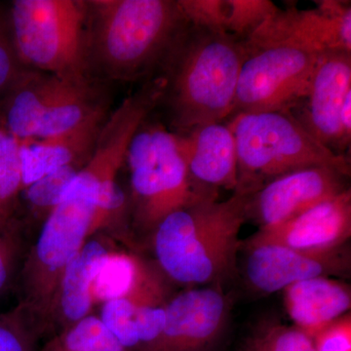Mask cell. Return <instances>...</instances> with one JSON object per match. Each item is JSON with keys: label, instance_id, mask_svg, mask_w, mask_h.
<instances>
[{"label": "cell", "instance_id": "cell-1", "mask_svg": "<svg viewBox=\"0 0 351 351\" xmlns=\"http://www.w3.org/2000/svg\"><path fill=\"white\" fill-rule=\"evenodd\" d=\"M243 59L234 36L189 24L182 29L159 69L175 133L230 119Z\"/></svg>", "mask_w": 351, "mask_h": 351}, {"label": "cell", "instance_id": "cell-2", "mask_svg": "<svg viewBox=\"0 0 351 351\" xmlns=\"http://www.w3.org/2000/svg\"><path fill=\"white\" fill-rule=\"evenodd\" d=\"M249 193L205 198L170 214L152 233L157 267L170 280L191 287L219 285L237 271Z\"/></svg>", "mask_w": 351, "mask_h": 351}, {"label": "cell", "instance_id": "cell-3", "mask_svg": "<svg viewBox=\"0 0 351 351\" xmlns=\"http://www.w3.org/2000/svg\"><path fill=\"white\" fill-rule=\"evenodd\" d=\"M87 8L89 68L121 82L160 69L188 25L178 0H91Z\"/></svg>", "mask_w": 351, "mask_h": 351}, {"label": "cell", "instance_id": "cell-4", "mask_svg": "<svg viewBox=\"0 0 351 351\" xmlns=\"http://www.w3.org/2000/svg\"><path fill=\"white\" fill-rule=\"evenodd\" d=\"M228 120L237 147L235 191L253 195L276 178L314 166L350 174V157L321 145L287 112L239 113Z\"/></svg>", "mask_w": 351, "mask_h": 351}, {"label": "cell", "instance_id": "cell-5", "mask_svg": "<svg viewBox=\"0 0 351 351\" xmlns=\"http://www.w3.org/2000/svg\"><path fill=\"white\" fill-rule=\"evenodd\" d=\"M99 230L98 193L75 180L61 202L44 219L23 267L20 304L36 332L43 330L64 269Z\"/></svg>", "mask_w": 351, "mask_h": 351}, {"label": "cell", "instance_id": "cell-6", "mask_svg": "<svg viewBox=\"0 0 351 351\" xmlns=\"http://www.w3.org/2000/svg\"><path fill=\"white\" fill-rule=\"evenodd\" d=\"M6 15L24 68L61 77H88L87 1L15 0Z\"/></svg>", "mask_w": 351, "mask_h": 351}, {"label": "cell", "instance_id": "cell-7", "mask_svg": "<svg viewBox=\"0 0 351 351\" xmlns=\"http://www.w3.org/2000/svg\"><path fill=\"white\" fill-rule=\"evenodd\" d=\"M125 162L131 173L134 223L142 232L152 233L178 210L218 197L195 186L177 134L158 122L147 120L140 126L127 149Z\"/></svg>", "mask_w": 351, "mask_h": 351}, {"label": "cell", "instance_id": "cell-8", "mask_svg": "<svg viewBox=\"0 0 351 351\" xmlns=\"http://www.w3.org/2000/svg\"><path fill=\"white\" fill-rule=\"evenodd\" d=\"M232 114L287 112L306 93L321 54L279 41L243 40Z\"/></svg>", "mask_w": 351, "mask_h": 351}, {"label": "cell", "instance_id": "cell-9", "mask_svg": "<svg viewBox=\"0 0 351 351\" xmlns=\"http://www.w3.org/2000/svg\"><path fill=\"white\" fill-rule=\"evenodd\" d=\"M164 88L162 75L151 78L108 115L101 127L91 156L77 178L98 191V203L104 209H112L121 199L117 178L125 162L127 149L140 126L160 105Z\"/></svg>", "mask_w": 351, "mask_h": 351}, {"label": "cell", "instance_id": "cell-10", "mask_svg": "<svg viewBox=\"0 0 351 351\" xmlns=\"http://www.w3.org/2000/svg\"><path fill=\"white\" fill-rule=\"evenodd\" d=\"M228 299L219 285L189 287L165 304L158 338L138 351H214L228 323Z\"/></svg>", "mask_w": 351, "mask_h": 351}, {"label": "cell", "instance_id": "cell-11", "mask_svg": "<svg viewBox=\"0 0 351 351\" xmlns=\"http://www.w3.org/2000/svg\"><path fill=\"white\" fill-rule=\"evenodd\" d=\"M351 94V52L330 51L318 58L306 93L287 110L316 141L346 156L341 141V108Z\"/></svg>", "mask_w": 351, "mask_h": 351}, {"label": "cell", "instance_id": "cell-12", "mask_svg": "<svg viewBox=\"0 0 351 351\" xmlns=\"http://www.w3.org/2000/svg\"><path fill=\"white\" fill-rule=\"evenodd\" d=\"M348 176L330 166H314L280 176L250 195L247 219L263 228L295 218L350 189Z\"/></svg>", "mask_w": 351, "mask_h": 351}, {"label": "cell", "instance_id": "cell-13", "mask_svg": "<svg viewBox=\"0 0 351 351\" xmlns=\"http://www.w3.org/2000/svg\"><path fill=\"white\" fill-rule=\"evenodd\" d=\"M313 9L295 5L279 8L245 40L279 41L301 46L318 54L351 52V4L341 0L316 1Z\"/></svg>", "mask_w": 351, "mask_h": 351}, {"label": "cell", "instance_id": "cell-14", "mask_svg": "<svg viewBox=\"0 0 351 351\" xmlns=\"http://www.w3.org/2000/svg\"><path fill=\"white\" fill-rule=\"evenodd\" d=\"M247 281L265 294L283 291L292 284L315 277L343 276L350 269L346 247L325 251H304L280 245L245 246Z\"/></svg>", "mask_w": 351, "mask_h": 351}, {"label": "cell", "instance_id": "cell-15", "mask_svg": "<svg viewBox=\"0 0 351 351\" xmlns=\"http://www.w3.org/2000/svg\"><path fill=\"white\" fill-rule=\"evenodd\" d=\"M351 237L350 189L306 212L258 228L245 242L250 245H280L304 251H325L345 246Z\"/></svg>", "mask_w": 351, "mask_h": 351}, {"label": "cell", "instance_id": "cell-16", "mask_svg": "<svg viewBox=\"0 0 351 351\" xmlns=\"http://www.w3.org/2000/svg\"><path fill=\"white\" fill-rule=\"evenodd\" d=\"M177 136L189 176L196 186L216 193L219 189H237V147L228 124H202Z\"/></svg>", "mask_w": 351, "mask_h": 351}, {"label": "cell", "instance_id": "cell-17", "mask_svg": "<svg viewBox=\"0 0 351 351\" xmlns=\"http://www.w3.org/2000/svg\"><path fill=\"white\" fill-rule=\"evenodd\" d=\"M166 279L157 265L113 249L95 278L92 300L94 306L126 300L138 306H163L170 299Z\"/></svg>", "mask_w": 351, "mask_h": 351}, {"label": "cell", "instance_id": "cell-18", "mask_svg": "<svg viewBox=\"0 0 351 351\" xmlns=\"http://www.w3.org/2000/svg\"><path fill=\"white\" fill-rule=\"evenodd\" d=\"M103 237L90 239L64 269L53 297L43 329L63 331L90 315L94 304L92 287L101 263L113 250Z\"/></svg>", "mask_w": 351, "mask_h": 351}, {"label": "cell", "instance_id": "cell-19", "mask_svg": "<svg viewBox=\"0 0 351 351\" xmlns=\"http://www.w3.org/2000/svg\"><path fill=\"white\" fill-rule=\"evenodd\" d=\"M284 304L295 326L313 338L351 307L350 288L331 277H315L284 289Z\"/></svg>", "mask_w": 351, "mask_h": 351}, {"label": "cell", "instance_id": "cell-20", "mask_svg": "<svg viewBox=\"0 0 351 351\" xmlns=\"http://www.w3.org/2000/svg\"><path fill=\"white\" fill-rule=\"evenodd\" d=\"M56 75L24 69L0 100V126L18 142L34 140Z\"/></svg>", "mask_w": 351, "mask_h": 351}, {"label": "cell", "instance_id": "cell-21", "mask_svg": "<svg viewBox=\"0 0 351 351\" xmlns=\"http://www.w3.org/2000/svg\"><path fill=\"white\" fill-rule=\"evenodd\" d=\"M88 77L56 75L52 95L34 140H45L75 128L99 108L104 101Z\"/></svg>", "mask_w": 351, "mask_h": 351}, {"label": "cell", "instance_id": "cell-22", "mask_svg": "<svg viewBox=\"0 0 351 351\" xmlns=\"http://www.w3.org/2000/svg\"><path fill=\"white\" fill-rule=\"evenodd\" d=\"M100 319L130 351H138L154 343L165 325V306H142L114 300L101 304Z\"/></svg>", "mask_w": 351, "mask_h": 351}, {"label": "cell", "instance_id": "cell-23", "mask_svg": "<svg viewBox=\"0 0 351 351\" xmlns=\"http://www.w3.org/2000/svg\"><path fill=\"white\" fill-rule=\"evenodd\" d=\"M104 106L75 128L45 140H32L31 145L40 162L44 175L84 157L91 156L97 138L108 117Z\"/></svg>", "mask_w": 351, "mask_h": 351}, {"label": "cell", "instance_id": "cell-24", "mask_svg": "<svg viewBox=\"0 0 351 351\" xmlns=\"http://www.w3.org/2000/svg\"><path fill=\"white\" fill-rule=\"evenodd\" d=\"M23 193L20 144L0 126V232L18 226V201Z\"/></svg>", "mask_w": 351, "mask_h": 351}, {"label": "cell", "instance_id": "cell-25", "mask_svg": "<svg viewBox=\"0 0 351 351\" xmlns=\"http://www.w3.org/2000/svg\"><path fill=\"white\" fill-rule=\"evenodd\" d=\"M40 351H130L105 326L100 317L89 315L58 332Z\"/></svg>", "mask_w": 351, "mask_h": 351}, {"label": "cell", "instance_id": "cell-26", "mask_svg": "<svg viewBox=\"0 0 351 351\" xmlns=\"http://www.w3.org/2000/svg\"><path fill=\"white\" fill-rule=\"evenodd\" d=\"M89 158L90 156L84 157L75 162L50 171L23 191L34 218L43 221L47 218L51 211L63 199L64 193L85 167Z\"/></svg>", "mask_w": 351, "mask_h": 351}, {"label": "cell", "instance_id": "cell-27", "mask_svg": "<svg viewBox=\"0 0 351 351\" xmlns=\"http://www.w3.org/2000/svg\"><path fill=\"white\" fill-rule=\"evenodd\" d=\"M278 9L270 0H226L223 32L243 41Z\"/></svg>", "mask_w": 351, "mask_h": 351}, {"label": "cell", "instance_id": "cell-28", "mask_svg": "<svg viewBox=\"0 0 351 351\" xmlns=\"http://www.w3.org/2000/svg\"><path fill=\"white\" fill-rule=\"evenodd\" d=\"M248 351H314L313 339L295 326L265 325L247 343Z\"/></svg>", "mask_w": 351, "mask_h": 351}, {"label": "cell", "instance_id": "cell-29", "mask_svg": "<svg viewBox=\"0 0 351 351\" xmlns=\"http://www.w3.org/2000/svg\"><path fill=\"white\" fill-rule=\"evenodd\" d=\"M34 323L22 304L0 313V351H34Z\"/></svg>", "mask_w": 351, "mask_h": 351}, {"label": "cell", "instance_id": "cell-30", "mask_svg": "<svg viewBox=\"0 0 351 351\" xmlns=\"http://www.w3.org/2000/svg\"><path fill=\"white\" fill-rule=\"evenodd\" d=\"M24 69L16 54L5 13L0 23V100Z\"/></svg>", "mask_w": 351, "mask_h": 351}, {"label": "cell", "instance_id": "cell-31", "mask_svg": "<svg viewBox=\"0 0 351 351\" xmlns=\"http://www.w3.org/2000/svg\"><path fill=\"white\" fill-rule=\"evenodd\" d=\"M311 339L314 351H351L350 313L334 321Z\"/></svg>", "mask_w": 351, "mask_h": 351}, {"label": "cell", "instance_id": "cell-32", "mask_svg": "<svg viewBox=\"0 0 351 351\" xmlns=\"http://www.w3.org/2000/svg\"><path fill=\"white\" fill-rule=\"evenodd\" d=\"M21 251L19 228L0 232V294L6 290L15 271Z\"/></svg>", "mask_w": 351, "mask_h": 351}, {"label": "cell", "instance_id": "cell-33", "mask_svg": "<svg viewBox=\"0 0 351 351\" xmlns=\"http://www.w3.org/2000/svg\"><path fill=\"white\" fill-rule=\"evenodd\" d=\"M6 9L0 8V23L3 20V18L5 17Z\"/></svg>", "mask_w": 351, "mask_h": 351}, {"label": "cell", "instance_id": "cell-34", "mask_svg": "<svg viewBox=\"0 0 351 351\" xmlns=\"http://www.w3.org/2000/svg\"><path fill=\"white\" fill-rule=\"evenodd\" d=\"M246 351H248V350H246Z\"/></svg>", "mask_w": 351, "mask_h": 351}]
</instances>
